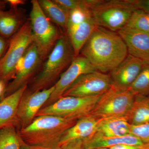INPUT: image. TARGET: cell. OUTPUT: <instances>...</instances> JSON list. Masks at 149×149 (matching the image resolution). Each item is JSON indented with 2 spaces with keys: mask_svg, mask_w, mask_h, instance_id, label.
<instances>
[{
  "mask_svg": "<svg viewBox=\"0 0 149 149\" xmlns=\"http://www.w3.org/2000/svg\"><path fill=\"white\" fill-rule=\"evenodd\" d=\"M109 148L110 149H149V145H146L143 146L120 145L112 147Z\"/></svg>",
  "mask_w": 149,
  "mask_h": 149,
  "instance_id": "4dcf8cb0",
  "label": "cell"
},
{
  "mask_svg": "<svg viewBox=\"0 0 149 149\" xmlns=\"http://www.w3.org/2000/svg\"><path fill=\"white\" fill-rule=\"evenodd\" d=\"M97 71L84 56L75 57L54 85V90L44 107L49 105L62 97L68 88L80 75Z\"/></svg>",
  "mask_w": 149,
  "mask_h": 149,
  "instance_id": "4fadbf2b",
  "label": "cell"
},
{
  "mask_svg": "<svg viewBox=\"0 0 149 149\" xmlns=\"http://www.w3.org/2000/svg\"><path fill=\"white\" fill-rule=\"evenodd\" d=\"M99 27L117 32L125 27L134 10V0H84Z\"/></svg>",
  "mask_w": 149,
  "mask_h": 149,
  "instance_id": "277c9868",
  "label": "cell"
},
{
  "mask_svg": "<svg viewBox=\"0 0 149 149\" xmlns=\"http://www.w3.org/2000/svg\"><path fill=\"white\" fill-rule=\"evenodd\" d=\"M137 9H140L149 13V0H134Z\"/></svg>",
  "mask_w": 149,
  "mask_h": 149,
  "instance_id": "f546056e",
  "label": "cell"
},
{
  "mask_svg": "<svg viewBox=\"0 0 149 149\" xmlns=\"http://www.w3.org/2000/svg\"><path fill=\"white\" fill-rule=\"evenodd\" d=\"M27 88V85L23 86L0 100V128L18 122L17 113L19 104Z\"/></svg>",
  "mask_w": 149,
  "mask_h": 149,
  "instance_id": "2e32d148",
  "label": "cell"
},
{
  "mask_svg": "<svg viewBox=\"0 0 149 149\" xmlns=\"http://www.w3.org/2000/svg\"><path fill=\"white\" fill-rule=\"evenodd\" d=\"M21 149H37L33 147L29 146L23 143L21 147Z\"/></svg>",
  "mask_w": 149,
  "mask_h": 149,
  "instance_id": "e575fe53",
  "label": "cell"
},
{
  "mask_svg": "<svg viewBox=\"0 0 149 149\" xmlns=\"http://www.w3.org/2000/svg\"><path fill=\"white\" fill-rule=\"evenodd\" d=\"M135 98V96L129 90H118L111 86L102 95L89 115L98 119L109 118H125Z\"/></svg>",
  "mask_w": 149,
  "mask_h": 149,
  "instance_id": "52a82bcc",
  "label": "cell"
},
{
  "mask_svg": "<svg viewBox=\"0 0 149 149\" xmlns=\"http://www.w3.org/2000/svg\"><path fill=\"white\" fill-rule=\"evenodd\" d=\"M6 85L3 81L0 80V95H4V91Z\"/></svg>",
  "mask_w": 149,
  "mask_h": 149,
  "instance_id": "d6a6232c",
  "label": "cell"
},
{
  "mask_svg": "<svg viewBox=\"0 0 149 149\" xmlns=\"http://www.w3.org/2000/svg\"><path fill=\"white\" fill-rule=\"evenodd\" d=\"M9 45V40L0 35V61L5 54Z\"/></svg>",
  "mask_w": 149,
  "mask_h": 149,
  "instance_id": "f1b7e54d",
  "label": "cell"
},
{
  "mask_svg": "<svg viewBox=\"0 0 149 149\" xmlns=\"http://www.w3.org/2000/svg\"><path fill=\"white\" fill-rule=\"evenodd\" d=\"M97 26L91 11L85 7H78L70 12L66 34L72 44L75 57L80 55L83 46Z\"/></svg>",
  "mask_w": 149,
  "mask_h": 149,
  "instance_id": "9c48e42d",
  "label": "cell"
},
{
  "mask_svg": "<svg viewBox=\"0 0 149 149\" xmlns=\"http://www.w3.org/2000/svg\"><path fill=\"white\" fill-rule=\"evenodd\" d=\"M55 2L70 12L81 5L83 0H53Z\"/></svg>",
  "mask_w": 149,
  "mask_h": 149,
  "instance_id": "4316f807",
  "label": "cell"
},
{
  "mask_svg": "<svg viewBox=\"0 0 149 149\" xmlns=\"http://www.w3.org/2000/svg\"></svg>",
  "mask_w": 149,
  "mask_h": 149,
  "instance_id": "74e56055",
  "label": "cell"
},
{
  "mask_svg": "<svg viewBox=\"0 0 149 149\" xmlns=\"http://www.w3.org/2000/svg\"><path fill=\"white\" fill-rule=\"evenodd\" d=\"M43 12L52 22L63 33H66L70 12L55 2L53 0H38Z\"/></svg>",
  "mask_w": 149,
  "mask_h": 149,
  "instance_id": "44dd1931",
  "label": "cell"
},
{
  "mask_svg": "<svg viewBox=\"0 0 149 149\" xmlns=\"http://www.w3.org/2000/svg\"><path fill=\"white\" fill-rule=\"evenodd\" d=\"M7 4V3L6 1H6L0 0V10H4Z\"/></svg>",
  "mask_w": 149,
  "mask_h": 149,
  "instance_id": "836d02e7",
  "label": "cell"
},
{
  "mask_svg": "<svg viewBox=\"0 0 149 149\" xmlns=\"http://www.w3.org/2000/svg\"><path fill=\"white\" fill-rule=\"evenodd\" d=\"M85 139H77L70 141L60 147L59 149H86Z\"/></svg>",
  "mask_w": 149,
  "mask_h": 149,
  "instance_id": "83f0119b",
  "label": "cell"
},
{
  "mask_svg": "<svg viewBox=\"0 0 149 149\" xmlns=\"http://www.w3.org/2000/svg\"><path fill=\"white\" fill-rule=\"evenodd\" d=\"M125 119L130 125L149 123V95L136 96Z\"/></svg>",
  "mask_w": 149,
  "mask_h": 149,
  "instance_id": "7402d4cb",
  "label": "cell"
},
{
  "mask_svg": "<svg viewBox=\"0 0 149 149\" xmlns=\"http://www.w3.org/2000/svg\"><path fill=\"white\" fill-rule=\"evenodd\" d=\"M27 20L22 9L17 8L0 10V35L9 40Z\"/></svg>",
  "mask_w": 149,
  "mask_h": 149,
  "instance_id": "e0dca14e",
  "label": "cell"
},
{
  "mask_svg": "<svg viewBox=\"0 0 149 149\" xmlns=\"http://www.w3.org/2000/svg\"><path fill=\"white\" fill-rule=\"evenodd\" d=\"M130 125L126 119L123 118L100 119L95 131L91 136L112 138L126 136L129 134Z\"/></svg>",
  "mask_w": 149,
  "mask_h": 149,
  "instance_id": "d6986e66",
  "label": "cell"
},
{
  "mask_svg": "<svg viewBox=\"0 0 149 149\" xmlns=\"http://www.w3.org/2000/svg\"><path fill=\"white\" fill-rule=\"evenodd\" d=\"M124 27L149 32V14L140 9L133 11Z\"/></svg>",
  "mask_w": 149,
  "mask_h": 149,
  "instance_id": "d4e9b609",
  "label": "cell"
},
{
  "mask_svg": "<svg viewBox=\"0 0 149 149\" xmlns=\"http://www.w3.org/2000/svg\"><path fill=\"white\" fill-rule=\"evenodd\" d=\"M134 96L149 95V61H145L141 72L129 89Z\"/></svg>",
  "mask_w": 149,
  "mask_h": 149,
  "instance_id": "cb8c5ba5",
  "label": "cell"
},
{
  "mask_svg": "<svg viewBox=\"0 0 149 149\" xmlns=\"http://www.w3.org/2000/svg\"><path fill=\"white\" fill-rule=\"evenodd\" d=\"M86 149H95L99 148H110L120 145L143 146L146 145L139 139L133 135L112 138H100L91 136L85 139Z\"/></svg>",
  "mask_w": 149,
  "mask_h": 149,
  "instance_id": "ffe728a7",
  "label": "cell"
},
{
  "mask_svg": "<svg viewBox=\"0 0 149 149\" xmlns=\"http://www.w3.org/2000/svg\"><path fill=\"white\" fill-rule=\"evenodd\" d=\"M145 61L128 54L110 72L112 86L118 90H129L141 72Z\"/></svg>",
  "mask_w": 149,
  "mask_h": 149,
  "instance_id": "5bb4252c",
  "label": "cell"
},
{
  "mask_svg": "<svg viewBox=\"0 0 149 149\" xmlns=\"http://www.w3.org/2000/svg\"><path fill=\"white\" fill-rule=\"evenodd\" d=\"M4 97V95H0V100H1L2 98H3Z\"/></svg>",
  "mask_w": 149,
  "mask_h": 149,
  "instance_id": "d590c367",
  "label": "cell"
},
{
  "mask_svg": "<svg viewBox=\"0 0 149 149\" xmlns=\"http://www.w3.org/2000/svg\"><path fill=\"white\" fill-rule=\"evenodd\" d=\"M54 90V85L35 92H27L26 90L19 102L17 113V120L21 128L27 127L34 120L38 112L45 105Z\"/></svg>",
  "mask_w": 149,
  "mask_h": 149,
  "instance_id": "7c38bea8",
  "label": "cell"
},
{
  "mask_svg": "<svg viewBox=\"0 0 149 149\" xmlns=\"http://www.w3.org/2000/svg\"></svg>",
  "mask_w": 149,
  "mask_h": 149,
  "instance_id": "f35d334b",
  "label": "cell"
},
{
  "mask_svg": "<svg viewBox=\"0 0 149 149\" xmlns=\"http://www.w3.org/2000/svg\"><path fill=\"white\" fill-rule=\"evenodd\" d=\"M125 42L117 32L97 26L84 45L81 55L97 71L110 72L128 55Z\"/></svg>",
  "mask_w": 149,
  "mask_h": 149,
  "instance_id": "6da1fadb",
  "label": "cell"
},
{
  "mask_svg": "<svg viewBox=\"0 0 149 149\" xmlns=\"http://www.w3.org/2000/svg\"><path fill=\"white\" fill-rule=\"evenodd\" d=\"M78 119L52 115L37 116L19 134L23 143L37 149H59L65 132Z\"/></svg>",
  "mask_w": 149,
  "mask_h": 149,
  "instance_id": "7a4b0ae2",
  "label": "cell"
},
{
  "mask_svg": "<svg viewBox=\"0 0 149 149\" xmlns=\"http://www.w3.org/2000/svg\"><path fill=\"white\" fill-rule=\"evenodd\" d=\"M33 43L29 20L9 40L8 48L0 61V80L6 84L13 79L16 65Z\"/></svg>",
  "mask_w": 149,
  "mask_h": 149,
  "instance_id": "8992f818",
  "label": "cell"
},
{
  "mask_svg": "<svg viewBox=\"0 0 149 149\" xmlns=\"http://www.w3.org/2000/svg\"><path fill=\"white\" fill-rule=\"evenodd\" d=\"M95 149H110L109 148H97Z\"/></svg>",
  "mask_w": 149,
  "mask_h": 149,
  "instance_id": "8d00e7d4",
  "label": "cell"
},
{
  "mask_svg": "<svg viewBox=\"0 0 149 149\" xmlns=\"http://www.w3.org/2000/svg\"><path fill=\"white\" fill-rule=\"evenodd\" d=\"M111 86L109 74L94 71L80 75L68 88L62 97H93L102 95Z\"/></svg>",
  "mask_w": 149,
  "mask_h": 149,
  "instance_id": "30bf717a",
  "label": "cell"
},
{
  "mask_svg": "<svg viewBox=\"0 0 149 149\" xmlns=\"http://www.w3.org/2000/svg\"><path fill=\"white\" fill-rule=\"evenodd\" d=\"M31 3L29 20L33 43L44 61L64 33L46 16L38 0H32Z\"/></svg>",
  "mask_w": 149,
  "mask_h": 149,
  "instance_id": "5b68a950",
  "label": "cell"
},
{
  "mask_svg": "<svg viewBox=\"0 0 149 149\" xmlns=\"http://www.w3.org/2000/svg\"><path fill=\"white\" fill-rule=\"evenodd\" d=\"M74 57L69 37L63 33L33 78L30 92L42 91L54 85Z\"/></svg>",
  "mask_w": 149,
  "mask_h": 149,
  "instance_id": "3957f363",
  "label": "cell"
},
{
  "mask_svg": "<svg viewBox=\"0 0 149 149\" xmlns=\"http://www.w3.org/2000/svg\"><path fill=\"white\" fill-rule=\"evenodd\" d=\"M129 134L140 139L146 145H149V123L140 125H130Z\"/></svg>",
  "mask_w": 149,
  "mask_h": 149,
  "instance_id": "484cf974",
  "label": "cell"
},
{
  "mask_svg": "<svg viewBox=\"0 0 149 149\" xmlns=\"http://www.w3.org/2000/svg\"><path fill=\"white\" fill-rule=\"evenodd\" d=\"M125 42L128 54L149 61V32L123 27L117 32Z\"/></svg>",
  "mask_w": 149,
  "mask_h": 149,
  "instance_id": "9a60e30c",
  "label": "cell"
},
{
  "mask_svg": "<svg viewBox=\"0 0 149 149\" xmlns=\"http://www.w3.org/2000/svg\"><path fill=\"white\" fill-rule=\"evenodd\" d=\"M99 120V119L91 115L78 119L62 136L59 143V148L70 141L91 137L95 131Z\"/></svg>",
  "mask_w": 149,
  "mask_h": 149,
  "instance_id": "ac0fdd59",
  "label": "cell"
},
{
  "mask_svg": "<svg viewBox=\"0 0 149 149\" xmlns=\"http://www.w3.org/2000/svg\"><path fill=\"white\" fill-rule=\"evenodd\" d=\"M43 62L37 47L33 43L17 64L15 75L6 86L4 96L8 95L22 87L27 85L29 80L39 71Z\"/></svg>",
  "mask_w": 149,
  "mask_h": 149,
  "instance_id": "8fae6325",
  "label": "cell"
},
{
  "mask_svg": "<svg viewBox=\"0 0 149 149\" xmlns=\"http://www.w3.org/2000/svg\"><path fill=\"white\" fill-rule=\"evenodd\" d=\"M23 143L15 125L0 128V149H21Z\"/></svg>",
  "mask_w": 149,
  "mask_h": 149,
  "instance_id": "603a6c76",
  "label": "cell"
},
{
  "mask_svg": "<svg viewBox=\"0 0 149 149\" xmlns=\"http://www.w3.org/2000/svg\"><path fill=\"white\" fill-rule=\"evenodd\" d=\"M7 4L10 5L11 8H18V6L24 5L26 1L25 0H6Z\"/></svg>",
  "mask_w": 149,
  "mask_h": 149,
  "instance_id": "1f68e13d",
  "label": "cell"
},
{
  "mask_svg": "<svg viewBox=\"0 0 149 149\" xmlns=\"http://www.w3.org/2000/svg\"><path fill=\"white\" fill-rule=\"evenodd\" d=\"M102 95L93 97H62L49 105L43 107L38 112L36 117L52 115L79 119L90 115Z\"/></svg>",
  "mask_w": 149,
  "mask_h": 149,
  "instance_id": "ba28073f",
  "label": "cell"
}]
</instances>
